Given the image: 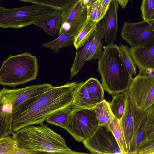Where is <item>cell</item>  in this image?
<instances>
[{
  "mask_svg": "<svg viewBox=\"0 0 154 154\" xmlns=\"http://www.w3.org/2000/svg\"><path fill=\"white\" fill-rule=\"evenodd\" d=\"M39 125H27L11 133L27 154H85L72 150L60 135L43 123Z\"/></svg>",
  "mask_w": 154,
  "mask_h": 154,
  "instance_id": "cell-2",
  "label": "cell"
},
{
  "mask_svg": "<svg viewBox=\"0 0 154 154\" xmlns=\"http://www.w3.org/2000/svg\"><path fill=\"white\" fill-rule=\"evenodd\" d=\"M25 87L14 89L4 87L0 91V137L12 133V123L14 105Z\"/></svg>",
  "mask_w": 154,
  "mask_h": 154,
  "instance_id": "cell-9",
  "label": "cell"
},
{
  "mask_svg": "<svg viewBox=\"0 0 154 154\" xmlns=\"http://www.w3.org/2000/svg\"><path fill=\"white\" fill-rule=\"evenodd\" d=\"M62 22V11L54 10L38 20L34 25L44 30L48 35L54 36L58 34Z\"/></svg>",
  "mask_w": 154,
  "mask_h": 154,
  "instance_id": "cell-15",
  "label": "cell"
},
{
  "mask_svg": "<svg viewBox=\"0 0 154 154\" xmlns=\"http://www.w3.org/2000/svg\"><path fill=\"white\" fill-rule=\"evenodd\" d=\"M96 31L92 34L84 45L76 49L75 60L70 69V79L78 73L86 61V57Z\"/></svg>",
  "mask_w": 154,
  "mask_h": 154,
  "instance_id": "cell-16",
  "label": "cell"
},
{
  "mask_svg": "<svg viewBox=\"0 0 154 154\" xmlns=\"http://www.w3.org/2000/svg\"><path fill=\"white\" fill-rule=\"evenodd\" d=\"M103 48L97 64L104 89L112 95L128 90L133 78L124 64L118 46L113 44Z\"/></svg>",
  "mask_w": 154,
  "mask_h": 154,
  "instance_id": "cell-3",
  "label": "cell"
},
{
  "mask_svg": "<svg viewBox=\"0 0 154 154\" xmlns=\"http://www.w3.org/2000/svg\"><path fill=\"white\" fill-rule=\"evenodd\" d=\"M112 99L109 103L111 110L115 117L120 121L125 111L126 97L125 92L112 95Z\"/></svg>",
  "mask_w": 154,
  "mask_h": 154,
  "instance_id": "cell-26",
  "label": "cell"
},
{
  "mask_svg": "<svg viewBox=\"0 0 154 154\" xmlns=\"http://www.w3.org/2000/svg\"><path fill=\"white\" fill-rule=\"evenodd\" d=\"M97 104L91 99L84 85V82L79 83L75 95L72 106L74 107L85 109L94 108Z\"/></svg>",
  "mask_w": 154,
  "mask_h": 154,
  "instance_id": "cell-17",
  "label": "cell"
},
{
  "mask_svg": "<svg viewBox=\"0 0 154 154\" xmlns=\"http://www.w3.org/2000/svg\"><path fill=\"white\" fill-rule=\"evenodd\" d=\"M112 0H100L103 8L106 10H107L109 5Z\"/></svg>",
  "mask_w": 154,
  "mask_h": 154,
  "instance_id": "cell-35",
  "label": "cell"
},
{
  "mask_svg": "<svg viewBox=\"0 0 154 154\" xmlns=\"http://www.w3.org/2000/svg\"><path fill=\"white\" fill-rule=\"evenodd\" d=\"M97 0H82L83 4L87 7L89 6Z\"/></svg>",
  "mask_w": 154,
  "mask_h": 154,
  "instance_id": "cell-36",
  "label": "cell"
},
{
  "mask_svg": "<svg viewBox=\"0 0 154 154\" xmlns=\"http://www.w3.org/2000/svg\"><path fill=\"white\" fill-rule=\"evenodd\" d=\"M84 85L95 103H98L103 100L104 88L97 79L91 77L84 82Z\"/></svg>",
  "mask_w": 154,
  "mask_h": 154,
  "instance_id": "cell-21",
  "label": "cell"
},
{
  "mask_svg": "<svg viewBox=\"0 0 154 154\" xmlns=\"http://www.w3.org/2000/svg\"><path fill=\"white\" fill-rule=\"evenodd\" d=\"M52 86L50 84L44 83L41 85H35L26 87L25 90L18 98L14 107L17 106L30 98L44 93Z\"/></svg>",
  "mask_w": 154,
  "mask_h": 154,
  "instance_id": "cell-22",
  "label": "cell"
},
{
  "mask_svg": "<svg viewBox=\"0 0 154 154\" xmlns=\"http://www.w3.org/2000/svg\"><path fill=\"white\" fill-rule=\"evenodd\" d=\"M53 8L37 4L18 8L0 7V27L18 29L35 23L53 11Z\"/></svg>",
  "mask_w": 154,
  "mask_h": 154,
  "instance_id": "cell-5",
  "label": "cell"
},
{
  "mask_svg": "<svg viewBox=\"0 0 154 154\" xmlns=\"http://www.w3.org/2000/svg\"><path fill=\"white\" fill-rule=\"evenodd\" d=\"M110 130L117 142L122 154H128V150L120 121L115 117L112 121Z\"/></svg>",
  "mask_w": 154,
  "mask_h": 154,
  "instance_id": "cell-27",
  "label": "cell"
},
{
  "mask_svg": "<svg viewBox=\"0 0 154 154\" xmlns=\"http://www.w3.org/2000/svg\"><path fill=\"white\" fill-rule=\"evenodd\" d=\"M87 18L97 23L103 17L106 10L102 6L100 0H97L87 7Z\"/></svg>",
  "mask_w": 154,
  "mask_h": 154,
  "instance_id": "cell-31",
  "label": "cell"
},
{
  "mask_svg": "<svg viewBox=\"0 0 154 154\" xmlns=\"http://www.w3.org/2000/svg\"><path fill=\"white\" fill-rule=\"evenodd\" d=\"M38 70L36 56L30 53L10 55L1 66L0 83L11 87L25 84L36 79Z\"/></svg>",
  "mask_w": 154,
  "mask_h": 154,
  "instance_id": "cell-4",
  "label": "cell"
},
{
  "mask_svg": "<svg viewBox=\"0 0 154 154\" xmlns=\"http://www.w3.org/2000/svg\"><path fill=\"white\" fill-rule=\"evenodd\" d=\"M27 154L12 136L0 137V154Z\"/></svg>",
  "mask_w": 154,
  "mask_h": 154,
  "instance_id": "cell-23",
  "label": "cell"
},
{
  "mask_svg": "<svg viewBox=\"0 0 154 154\" xmlns=\"http://www.w3.org/2000/svg\"><path fill=\"white\" fill-rule=\"evenodd\" d=\"M121 57L131 77L137 75V69L132 57L130 53L129 48L121 44L118 46Z\"/></svg>",
  "mask_w": 154,
  "mask_h": 154,
  "instance_id": "cell-30",
  "label": "cell"
},
{
  "mask_svg": "<svg viewBox=\"0 0 154 154\" xmlns=\"http://www.w3.org/2000/svg\"><path fill=\"white\" fill-rule=\"evenodd\" d=\"M83 143L91 154H122L112 132L104 126L99 125L93 134Z\"/></svg>",
  "mask_w": 154,
  "mask_h": 154,
  "instance_id": "cell-8",
  "label": "cell"
},
{
  "mask_svg": "<svg viewBox=\"0 0 154 154\" xmlns=\"http://www.w3.org/2000/svg\"><path fill=\"white\" fill-rule=\"evenodd\" d=\"M142 17L143 20H154V0H143L141 6Z\"/></svg>",
  "mask_w": 154,
  "mask_h": 154,
  "instance_id": "cell-33",
  "label": "cell"
},
{
  "mask_svg": "<svg viewBox=\"0 0 154 154\" xmlns=\"http://www.w3.org/2000/svg\"><path fill=\"white\" fill-rule=\"evenodd\" d=\"M129 50L139 74L146 75L154 72V36L138 46L129 48Z\"/></svg>",
  "mask_w": 154,
  "mask_h": 154,
  "instance_id": "cell-13",
  "label": "cell"
},
{
  "mask_svg": "<svg viewBox=\"0 0 154 154\" xmlns=\"http://www.w3.org/2000/svg\"><path fill=\"white\" fill-rule=\"evenodd\" d=\"M146 116L140 123L132 138L128 146V154H137L141 144L145 137Z\"/></svg>",
  "mask_w": 154,
  "mask_h": 154,
  "instance_id": "cell-25",
  "label": "cell"
},
{
  "mask_svg": "<svg viewBox=\"0 0 154 154\" xmlns=\"http://www.w3.org/2000/svg\"><path fill=\"white\" fill-rule=\"evenodd\" d=\"M117 1L122 8H124L126 7L129 0H117Z\"/></svg>",
  "mask_w": 154,
  "mask_h": 154,
  "instance_id": "cell-37",
  "label": "cell"
},
{
  "mask_svg": "<svg viewBox=\"0 0 154 154\" xmlns=\"http://www.w3.org/2000/svg\"><path fill=\"white\" fill-rule=\"evenodd\" d=\"M79 83L69 82L60 86H52L44 93L14 107L12 132L27 125L43 123L52 113L71 104Z\"/></svg>",
  "mask_w": 154,
  "mask_h": 154,
  "instance_id": "cell-1",
  "label": "cell"
},
{
  "mask_svg": "<svg viewBox=\"0 0 154 154\" xmlns=\"http://www.w3.org/2000/svg\"><path fill=\"white\" fill-rule=\"evenodd\" d=\"M119 8L117 0H112L103 17L97 23V29L106 45L113 44L118 26L117 11Z\"/></svg>",
  "mask_w": 154,
  "mask_h": 154,
  "instance_id": "cell-14",
  "label": "cell"
},
{
  "mask_svg": "<svg viewBox=\"0 0 154 154\" xmlns=\"http://www.w3.org/2000/svg\"><path fill=\"white\" fill-rule=\"evenodd\" d=\"M99 125L94 108L73 107L65 129L75 140L83 142L93 134Z\"/></svg>",
  "mask_w": 154,
  "mask_h": 154,
  "instance_id": "cell-6",
  "label": "cell"
},
{
  "mask_svg": "<svg viewBox=\"0 0 154 154\" xmlns=\"http://www.w3.org/2000/svg\"><path fill=\"white\" fill-rule=\"evenodd\" d=\"M33 4L42 5L51 7L54 10L64 11L78 0H18Z\"/></svg>",
  "mask_w": 154,
  "mask_h": 154,
  "instance_id": "cell-29",
  "label": "cell"
},
{
  "mask_svg": "<svg viewBox=\"0 0 154 154\" xmlns=\"http://www.w3.org/2000/svg\"><path fill=\"white\" fill-rule=\"evenodd\" d=\"M87 18V7L78 0L62 11V22L58 35L67 34L75 37Z\"/></svg>",
  "mask_w": 154,
  "mask_h": 154,
  "instance_id": "cell-10",
  "label": "cell"
},
{
  "mask_svg": "<svg viewBox=\"0 0 154 154\" xmlns=\"http://www.w3.org/2000/svg\"><path fill=\"white\" fill-rule=\"evenodd\" d=\"M94 109L99 125L104 126L110 130L111 124L115 117L111 110L109 103L104 99L97 103Z\"/></svg>",
  "mask_w": 154,
  "mask_h": 154,
  "instance_id": "cell-18",
  "label": "cell"
},
{
  "mask_svg": "<svg viewBox=\"0 0 154 154\" xmlns=\"http://www.w3.org/2000/svg\"><path fill=\"white\" fill-rule=\"evenodd\" d=\"M137 154H154V137L142 142Z\"/></svg>",
  "mask_w": 154,
  "mask_h": 154,
  "instance_id": "cell-34",
  "label": "cell"
},
{
  "mask_svg": "<svg viewBox=\"0 0 154 154\" xmlns=\"http://www.w3.org/2000/svg\"><path fill=\"white\" fill-rule=\"evenodd\" d=\"M73 110L72 104L60 109L51 114L45 121L48 123L65 129Z\"/></svg>",
  "mask_w": 154,
  "mask_h": 154,
  "instance_id": "cell-19",
  "label": "cell"
},
{
  "mask_svg": "<svg viewBox=\"0 0 154 154\" xmlns=\"http://www.w3.org/2000/svg\"><path fill=\"white\" fill-rule=\"evenodd\" d=\"M97 22L87 18L85 22L75 38L73 45L77 49L84 45L91 36L97 29Z\"/></svg>",
  "mask_w": 154,
  "mask_h": 154,
  "instance_id": "cell-20",
  "label": "cell"
},
{
  "mask_svg": "<svg viewBox=\"0 0 154 154\" xmlns=\"http://www.w3.org/2000/svg\"><path fill=\"white\" fill-rule=\"evenodd\" d=\"M124 92L126 97L125 106L120 122L128 147L140 123L146 116V111H142L137 106L129 90Z\"/></svg>",
  "mask_w": 154,
  "mask_h": 154,
  "instance_id": "cell-11",
  "label": "cell"
},
{
  "mask_svg": "<svg viewBox=\"0 0 154 154\" xmlns=\"http://www.w3.org/2000/svg\"><path fill=\"white\" fill-rule=\"evenodd\" d=\"M146 111L145 137L143 141L154 137V104L149 107Z\"/></svg>",
  "mask_w": 154,
  "mask_h": 154,
  "instance_id": "cell-32",
  "label": "cell"
},
{
  "mask_svg": "<svg viewBox=\"0 0 154 154\" xmlns=\"http://www.w3.org/2000/svg\"><path fill=\"white\" fill-rule=\"evenodd\" d=\"M128 90L137 106L146 111L154 104V72L138 74L133 78Z\"/></svg>",
  "mask_w": 154,
  "mask_h": 154,
  "instance_id": "cell-7",
  "label": "cell"
},
{
  "mask_svg": "<svg viewBox=\"0 0 154 154\" xmlns=\"http://www.w3.org/2000/svg\"><path fill=\"white\" fill-rule=\"evenodd\" d=\"M121 36L131 47L138 46L154 36V20L133 23L125 22Z\"/></svg>",
  "mask_w": 154,
  "mask_h": 154,
  "instance_id": "cell-12",
  "label": "cell"
},
{
  "mask_svg": "<svg viewBox=\"0 0 154 154\" xmlns=\"http://www.w3.org/2000/svg\"><path fill=\"white\" fill-rule=\"evenodd\" d=\"M102 39V37L97 29L86 57V61L99 60L101 58L103 54L102 51L103 45L101 42Z\"/></svg>",
  "mask_w": 154,
  "mask_h": 154,
  "instance_id": "cell-28",
  "label": "cell"
},
{
  "mask_svg": "<svg viewBox=\"0 0 154 154\" xmlns=\"http://www.w3.org/2000/svg\"><path fill=\"white\" fill-rule=\"evenodd\" d=\"M58 36L56 39L44 43L42 45L45 48L51 49L55 53H57L60 49L73 45L74 36L66 33L62 34Z\"/></svg>",
  "mask_w": 154,
  "mask_h": 154,
  "instance_id": "cell-24",
  "label": "cell"
}]
</instances>
